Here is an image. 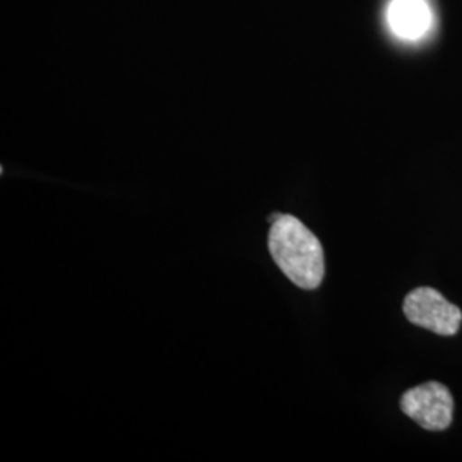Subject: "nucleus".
<instances>
[{
  "label": "nucleus",
  "instance_id": "obj_1",
  "mask_svg": "<svg viewBox=\"0 0 462 462\" xmlns=\"http://www.w3.org/2000/svg\"><path fill=\"white\" fill-rule=\"evenodd\" d=\"M269 250L284 276L303 290L320 286L326 274L324 248L312 231L290 215L271 216Z\"/></svg>",
  "mask_w": 462,
  "mask_h": 462
},
{
  "label": "nucleus",
  "instance_id": "obj_2",
  "mask_svg": "<svg viewBox=\"0 0 462 462\" xmlns=\"http://www.w3.org/2000/svg\"><path fill=\"white\" fill-rule=\"evenodd\" d=\"M406 319L440 336H452L461 328L462 312L433 288H416L402 305Z\"/></svg>",
  "mask_w": 462,
  "mask_h": 462
},
{
  "label": "nucleus",
  "instance_id": "obj_3",
  "mask_svg": "<svg viewBox=\"0 0 462 462\" xmlns=\"http://www.w3.org/2000/svg\"><path fill=\"white\" fill-rule=\"evenodd\" d=\"M401 410L421 429L446 430L452 423L454 399L446 385L429 382L401 397Z\"/></svg>",
  "mask_w": 462,
  "mask_h": 462
},
{
  "label": "nucleus",
  "instance_id": "obj_4",
  "mask_svg": "<svg viewBox=\"0 0 462 462\" xmlns=\"http://www.w3.org/2000/svg\"><path fill=\"white\" fill-rule=\"evenodd\" d=\"M389 23L397 36L416 40L431 23L429 5L423 0H394L389 7Z\"/></svg>",
  "mask_w": 462,
  "mask_h": 462
}]
</instances>
